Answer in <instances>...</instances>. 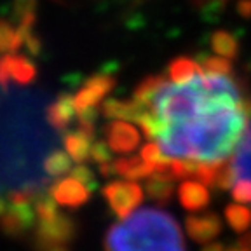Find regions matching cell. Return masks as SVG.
Masks as SVG:
<instances>
[{"instance_id":"obj_17","label":"cell","mask_w":251,"mask_h":251,"mask_svg":"<svg viewBox=\"0 0 251 251\" xmlns=\"http://www.w3.org/2000/svg\"><path fill=\"white\" fill-rule=\"evenodd\" d=\"M72 162H74V159L68 155L67 150L65 152L63 150H54V152H51L44 159V171L52 178L65 176L74 168Z\"/></svg>"},{"instance_id":"obj_9","label":"cell","mask_w":251,"mask_h":251,"mask_svg":"<svg viewBox=\"0 0 251 251\" xmlns=\"http://www.w3.org/2000/svg\"><path fill=\"white\" fill-rule=\"evenodd\" d=\"M114 86L115 77H112L110 74H96L86 78L80 89L74 94L75 115H77V112L89 108V106H100L103 98L114 89Z\"/></svg>"},{"instance_id":"obj_18","label":"cell","mask_w":251,"mask_h":251,"mask_svg":"<svg viewBox=\"0 0 251 251\" xmlns=\"http://www.w3.org/2000/svg\"><path fill=\"white\" fill-rule=\"evenodd\" d=\"M25 44L18 26L7 20H0V56L18 51Z\"/></svg>"},{"instance_id":"obj_28","label":"cell","mask_w":251,"mask_h":251,"mask_svg":"<svg viewBox=\"0 0 251 251\" xmlns=\"http://www.w3.org/2000/svg\"><path fill=\"white\" fill-rule=\"evenodd\" d=\"M202 251H228V250L224 246V244H218V243H215V244H209V246H206Z\"/></svg>"},{"instance_id":"obj_30","label":"cell","mask_w":251,"mask_h":251,"mask_svg":"<svg viewBox=\"0 0 251 251\" xmlns=\"http://www.w3.org/2000/svg\"><path fill=\"white\" fill-rule=\"evenodd\" d=\"M243 248H246V250L251 251V235H246L243 239Z\"/></svg>"},{"instance_id":"obj_23","label":"cell","mask_w":251,"mask_h":251,"mask_svg":"<svg viewBox=\"0 0 251 251\" xmlns=\"http://www.w3.org/2000/svg\"><path fill=\"white\" fill-rule=\"evenodd\" d=\"M201 65L206 70L218 72V74H232V70H234L228 58H224V56H204L201 59Z\"/></svg>"},{"instance_id":"obj_13","label":"cell","mask_w":251,"mask_h":251,"mask_svg":"<svg viewBox=\"0 0 251 251\" xmlns=\"http://www.w3.org/2000/svg\"><path fill=\"white\" fill-rule=\"evenodd\" d=\"M178 197L185 209L201 211L209 204V190L197 180H183L178 187Z\"/></svg>"},{"instance_id":"obj_21","label":"cell","mask_w":251,"mask_h":251,"mask_svg":"<svg viewBox=\"0 0 251 251\" xmlns=\"http://www.w3.org/2000/svg\"><path fill=\"white\" fill-rule=\"evenodd\" d=\"M227 222L230 224V227L237 232L246 230L251 225V209H248L246 206H241V204H230L227 206Z\"/></svg>"},{"instance_id":"obj_15","label":"cell","mask_w":251,"mask_h":251,"mask_svg":"<svg viewBox=\"0 0 251 251\" xmlns=\"http://www.w3.org/2000/svg\"><path fill=\"white\" fill-rule=\"evenodd\" d=\"M145 192L157 202H168L175 190V181L178 180L171 171H153L145 178Z\"/></svg>"},{"instance_id":"obj_7","label":"cell","mask_w":251,"mask_h":251,"mask_svg":"<svg viewBox=\"0 0 251 251\" xmlns=\"http://www.w3.org/2000/svg\"><path fill=\"white\" fill-rule=\"evenodd\" d=\"M37 67L25 54H7L0 56V87L7 89L9 84L28 86L35 80Z\"/></svg>"},{"instance_id":"obj_29","label":"cell","mask_w":251,"mask_h":251,"mask_svg":"<svg viewBox=\"0 0 251 251\" xmlns=\"http://www.w3.org/2000/svg\"><path fill=\"white\" fill-rule=\"evenodd\" d=\"M7 206H9V201H7V197H2L0 196V215L7 209Z\"/></svg>"},{"instance_id":"obj_11","label":"cell","mask_w":251,"mask_h":251,"mask_svg":"<svg viewBox=\"0 0 251 251\" xmlns=\"http://www.w3.org/2000/svg\"><path fill=\"white\" fill-rule=\"evenodd\" d=\"M188 235L197 243H209L220 234L222 230V222L215 213H206V215L188 216L185 222Z\"/></svg>"},{"instance_id":"obj_5","label":"cell","mask_w":251,"mask_h":251,"mask_svg":"<svg viewBox=\"0 0 251 251\" xmlns=\"http://www.w3.org/2000/svg\"><path fill=\"white\" fill-rule=\"evenodd\" d=\"M9 206L0 215V232L12 239L26 237L37 224L33 201L28 199H9Z\"/></svg>"},{"instance_id":"obj_14","label":"cell","mask_w":251,"mask_h":251,"mask_svg":"<svg viewBox=\"0 0 251 251\" xmlns=\"http://www.w3.org/2000/svg\"><path fill=\"white\" fill-rule=\"evenodd\" d=\"M94 136L96 134H91L84 129H75L70 133L65 134L63 138V145L65 150L68 152V155L74 159V162H86L91 159V149H93Z\"/></svg>"},{"instance_id":"obj_8","label":"cell","mask_w":251,"mask_h":251,"mask_svg":"<svg viewBox=\"0 0 251 251\" xmlns=\"http://www.w3.org/2000/svg\"><path fill=\"white\" fill-rule=\"evenodd\" d=\"M49 194L63 208L77 209L91 199L93 190L70 175V176H59L49 187Z\"/></svg>"},{"instance_id":"obj_10","label":"cell","mask_w":251,"mask_h":251,"mask_svg":"<svg viewBox=\"0 0 251 251\" xmlns=\"http://www.w3.org/2000/svg\"><path fill=\"white\" fill-rule=\"evenodd\" d=\"M105 138L108 147L114 153L119 155H127L134 152L140 145V131L133 126V122L122 121V119H112L105 126Z\"/></svg>"},{"instance_id":"obj_20","label":"cell","mask_w":251,"mask_h":251,"mask_svg":"<svg viewBox=\"0 0 251 251\" xmlns=\"http://www.w3.org/2000/svg\"><path fill=\"white\" fill-rule=\"evenodd\" d=\"M199 68H201V63L196 61V59L176 58L169 63L166 75H168L169 78H173V80H181V78H187V77H190V75H194Z\"/></svg>"},{"instance_id":"obj_3","label":"cell","mask_w":251,"mask_h":251,"mask_svg":"<svg viewBox=\"0 0 251 251\" xmlns=\"http://www.w3.org/2000/svg\"><path fill=\"white\" fill-rule=\"evenodd\" d=\"M75 237V220L59 211L51 218L37 220L31 235V246L35 251H70V244Z\"/></svg>"},{"instance_id":"obj_22","label":"cell","mask_w":251,"mask_h":251,"mask_svg":"<svg viewBox=\"0 0 251 251\" xmlns=\"http://www.w3.org/2000/svg\"><path fill=\"white\" fill-rule=\"evenodd\" d=\"M112 149L108 147V143L103 140H94L93 149H91V159L89 161L96 162L98 168H103V166L112 164Z\"/></svg>"},{"instance_id":"obj_2","label":"cell","mask_w":251,"mask_h":251,"mask_svg":"<svg viewBox=\"0 0 251 251\" xmlns=\"http://www.w3.org/2000/svg\"><path fill=\"white\" fill-rule=\"evenodd\" d=\"M105 251H185L183 232L169 213L143 208L108 228Z\"/></svg>"},{"instance_id":"obj_27","label":"cell","mask_w":251,"mask_h":251,"mask_svg":"<svg viewBox=\"0 0 251 251\" xmlns=\"http://www.w3.org/2000/svg\"><path fill=\"white\" fill-rule=\"evenodd\" d=\"M237 12L243 18H251V0H239L237 2Z\"/></svg>"},{"instance_id":"obj_16","label":"cell","mask_w":251,"mask_h":251,"mask_svg":"<svg viewBox=\"0 0 251 251\" xmlns=\"http://www.w3.org/2000/svg\"><path fill=\"white\" fill-rule=\"evenodd\" d=\"M112 169H114V175H121L126 180H143V178L150 176L155 169L141 159V155H134V157H121L117 161L112 162Z\"/></svg>"},{"instance_id":"obj_4","label":"cell","mask_w":251,"mask_h":251,"mask_svg":"<svg viewBox=\"0 0 251 251\" xmlns=\"http://www.w3.org/2000/svg\"><path fill=\"white\" fill-rule=\"evenodd\" d=\"M239 180L251 181V117L232 157L220 168L215 187L230 188L235 181Z\"/></svg>"},{"instance_id":"obj_31","label":"cell","mask_w":251,"mask_h":251,"mask_svg":"<svg viewBox=\"0 0 251 251\" xmlns=\"http://www.w3.org/2000/svg\"><path fill=\"white\" fill-rule=\"evenodd\" d=\"M232 251H250V250H246V248H241V250H232Z\"/></svg>"},{"instance_id":"obj_19","label":"cell","mask_w":251,"mask_h":251,"mask_svg":"<svg viewBox=\"0 0 251 251\" xmlns=\"http://www.w3.org/2000/svg\"><path fill=\"white\" fill-rule=\"evenodd\" d=\"M211 47L218 56L224 58H235L239 52V42L227 30H218L211 35Z\"/></svg>"},{"instance_id":"obj_12","label":"cell","mask_w":251,"mask_h":251,"mask_svg":"<svg viewBox=\"0 0 251 251\" xmlns=\"http://www.w3.org/2000/svg\"><path fill=\"white\" fill-rule=\"evenodd\" d=\"M47 122L58 131H65L72 121L75 119V103L74 96L68 93H61L52 103H49L46 108Z\"/></svg>"},{"instance_id":"obj_6","label":"cell","mask_w":251,"mask_h":251,"mask_svg":"<svg viewBox=\"0 0 251 251\" xmlns=\"http://www.w3.org/2000/svg\"><path fill=\"white\" fill-rule=\"evenodd\" d=\"M106 204L115 213L117 218L129 216L143 201V188L133 180H114L101 190Z\"/></svg>"},{"instance_id":"obj_26","label":"cell","mask_w":251,"mask_h":251,"mask_svg":"<svg viewBox=\"0 0 251 251\" xmlns=\"http://www.w3.org/2000/svg\"><path fill=\"white\" fill-rule=\"evenodd\" d=\"M25 47L28 49V52H30L31 56H37V54H40V51H42V42H40V39H39V35H37L35 31H31L30 35L25 39V44H23Z\"/></svg>"},{"instance_id":"obj_24","label":"cell","mask_w":251,"mask_h":251,"mask_svg":"<svg viewBox=\"0 0 251 251\" xmlns=\"http://www.w3.org/2000/svg\"><path fill=\"white\" fill-rule=\"evenodd\" d=\"M70 175L74 178H77L78 181H82L84 185H87L91 190L96 188V175L91 171V168H87L86 162H78L77 166H74L72 171H70Z\"/></svg>"},{"instance_id":"obj_1","label":"cell","mask_w":251,"mask_h":251,"mask_svg":"<svg viewBox=\"0 0 251 251\" xmlns=\"http://www.w3.org/2000/svg\"><path fill=\"white\" fill-rule=\"evenodd\" d=\"M133 122L173 162L178 180L228 161L251 117V101L232 74L201 68L181 80L143 78L133 93Z\"/></svg>"},{"instance_id":"obj_25","label":"cell","mask_w":251,"mask_h":251,"mask_svg":"<svg viewBox=\"0 0 251 251\" xmlns=\"http://www.w3.org/2000/svg\"><path fill=\"white\" fill-rule=\"evenodd\" d=\"M232 197L237 202H251V181L248 180H239L232 185Z\"/></svg>"}]
</instances>
